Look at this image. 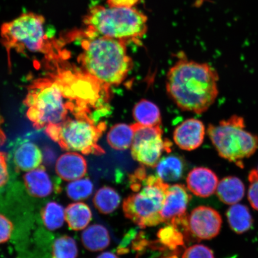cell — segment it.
<instances>
[{"mask_svg": "<svg viewBox=\"0 0 258 258\" xmlns=\"http://www.w3.org/2000/svg\"><path fill=\"white\" fill-rule=\"evenodd\" d=\"M54 64L55 72L34 80L24 99L27 117L38 130L77 115L93 114L108 96L109 87L76 66L61 61Z\"/></svg>", "mask_w": 258, "mask_h": 258, "instance_id": "1", "label": "cell"}, {"mask_svg": "<svg viewBox=\"0 0 258 258\" xmlns=\"http://www.w3.org/2000/svg\"><path fill=\"white\" fill-rule=\"evenodd\" d=\"M218 81L217 73L208 63L181 59L167 73V92L180 109L202 114L217 98Z\"/></svg>", "mask_w": 258, "mask_h": 258, "instance_id": "2", "label": "cell"}, {"mask_svg": "<svg viewBox=\"0 0 258 258\" xmlns=\"http://www.w3.org/2000/svg\"><path fill=\"white\" fill-rule=\"evenodd\" d=\"M82 48L77 58L78 69L106 86L120 85L133 67L123 41L86 35Z\"/></svg>", "mask_w": 258, "mask_h": 258, "instance_id": "3", "label": "cell"}, {"mask_svg": "<svg viewBox=\"0 0 258 258\" xmlns=\"http://www.w3.org/2000/svg\"><path fill=\"white\" fill-rule=\"evenodd\" d=\"M148 18L137 9L96 6L84 22L87 35H98L125 42L139 41L148 30Z\"/></svg>", "mask_w": 258, "mask_h": 258, "instance_id": "4", "label": "cell"}, {"mask_svg": "<svg viewBox=\"0 0 258 258\" xmlns=\"http://www.w3.org/2000/svg\"><path fill=\"white\" fill-rule=\"evenodd\" d=\"M47 34L44 18L34 13L22 14L3 24L1 29L2 43L9 54L15 49L19 53H43L51 61L59 60L62 57L61 52Z\"/></svg>", "mask_w": 258, "mask_h": 258, "instance_id": "5", "label": "cell"}, {"mask_svg": "<svg viewBox=\"0 0 258 258\" xmlns=\"http://www.w3.org/2000/svg\"><path fill=\"white\" fill-rule=\"evenodd\" d=\"M92 114L77 115L59 124L48 125L45 132L64 150L101 156L105 151L98 142L106 125L105 122H97Z\"/></svg>", "mask_w": 258, "mask_h": 258, "instance_id": "6", "label": "cell"}, {"mask_svg": "<svg viewBox=\"0 0 258 258\" xmlns=\"http://www.w3.org/2000/svg\"><path fill=\"white\" fill-rule=\"evenodd\" d=\"M207 132L219 156L238 167H243L244 160L257 150L258 137L246 130L244 119L239 116L210 124Z\"/></svg>", "mask_w": 258, "mask_h": 258, "instance_id": "7", "label": "cell"}, {"mask_svg": "<svg viewBox=\"0 0 258 258\" xmlns=\"http://www.w3.org/2000/svg\"><path fill=\"white\" fill-rule=\"evenodd\" d=\"M169 187L160 177L147 175L140 188L122 203L125 217L141 228L162 223L160 212Z\"/></svg>", "mask_w": 258, "mask_h": 258, "instance_id": "8", "label": "cell"}, {"mask_svg": "<svg viewBox=\"0 0 258 258\" xmlns=\"http://www.w3.org/2000/svg\"><path fill=\"white\" fill-rule=\"evenodd\" d=\"M132 125L135 130L132 157L144 166L156 167L164 151H170L171 143L163 140L160 125L145 126L137 122Z\"/></svg>", "mask_w": 258, "mask_h": 258, "instance_id": "9", "label": "cell"}, {"mask_svg": "<svg viewBox=\"0 0 258 258\" xmlns=\"http://www.w3.org/2000/svg\"><path fill=\"white\" fill-rule=\"evenodd\" d=\"M222 224L220 214L208 206H199L188 215L189 230L194 241L211 240L217 237Z\"/></svg>", "mask_w": 258, "mask_h": 258, "instance_id": "10", "label": "cell"}, {"mask_svg": "<svg viewBox=\"0 0 258 258\" xmlns=\"http://www.w3.org/2000/svg\"><path fill=\"white\" fill-rule=\"evenodd\" d=\"M206 128L204 124L196 118L183 121L175 129L173 140L180 149L192 151L201 147L204 141Z\"/></svg>", "mask_w": 258, "mask_h": 258, "instance_id": "11", "label": "cell"}, {"mask_svg": "<svg viewBox=\"0 0 258 258\" xmlns=\"http://www.w3.org/2000/svg\"><path fill=\"white\" fill-rule=\"evenodd\" d=\"M191 199L185 185L169 186L160 215L163 222L168 224L172 219L186 214L187 206Z\"/></svg>", "mask_w": 258, "mask_h": 258, "instance_id": "12", "label": "cell"}, {"mask_svg": "<svg viewBox=\"0 0 258 258\" xmlns=\"http://www.w3.org/2000/svg\"><path fill=\"white\" fill-rule=\"evenodd\" d=\"M55 171L57 176L64 181H73L85 176L88 164L82 154L69 151L58 158Z\"/></svg>", "mask_w": 258, "mask_h": 258, "instance_id": "13", "label": "cell"}, {"mask_svg": "<svg viewBox=\"0 0 258 258\" xmlns=\"http://www.w3.org/2000/svg\"><path fill=\"white\" fill-rule=\"evenodd\" d=\"M218 183L217 175L207 167L193 169L186 178L187 187L189 191L201 198H208L214 195Z\"/></svg>", "mask_w": 258, "mask_h": 258, "instance_id": "14", "label": "cell"}, {"mask_svg": "<svg viewBox=\"0 0 258 258\" xmlns=\"http://www.w3.org/2000/svg\"><path fill=\"white\" fill-rule=\"evenodd\" d=\"M13 161L18 170L28 172L41 166L43 154L37 145L30 141H20L13 150Z\"/></svg>", "mask_w": 258, "mask_h": 258, "instance_id": "15", "label": "cell"}, {"mask_svg": "<svg viewBox=\"0 0 258 258\" xmlns=\"http://www.w3.org/2000/svg\"><path fill=\"white\" fill-rule=\"evenodd\" d=\"M24 180L27 191L35 198H47L53 191V180L43 166L27 172Z\"/></svg>", "mask_w": 258, "mask_h": 258, "instance_id": "16", "label": "cell"}, {"mask_svg": "<svg viewBox=\"0 0 258 258\" xmlns=\"http://www.w3.org/2000/svg\"><path fill=\"white\" fill-rule=\"evenodd\" d=\"M216 193L222 202L231 206L239 203L243 199L245 186L238 177L227 176L219 182Z\"/></svg>", "mask_w": 258, "mask_h": 258, "instance_id": "17", "label": "cell"}, {"mask_svg": "<svg viewBox=\"0 0 258 258\" xmlns=\"http://www.w3.org/2000/svg\"><path fill=\"white\" fill-rule=\"evenodd\" d=\"M110 235L107 229L101 224L88 226L82 234L84 247L92 251L104 250L110 244Z\"/></svg>", "mask_w": 258, "mask_h": 258, "instance_id": "18", "label": "cell"}, {"mask_svg": "<svg viewBox=\"0 0 258 258\" xmlns=\"http://www.w3.org/2000/svg\"><path fill=\"white\" fill-rule=\"evenodd\" d=\"M66 222L71 230L82 231L88 227L92 212L88 205L82 202L71 203L66 209Z\"/></svg>", "mask_w": 258, "mask_h": 258, "instance_id": "19", "label": "cell"}, {"mask_svg": "<svg viewBox=\"0 0 258 258\" xmlns=\"http://www.w3.org/2000/svg\"><path fill=\"white\" fill-rule=\"evenodd\" d=\"M227 218L231 230L238 234L246 233L253 224L249 209L246 206L239 203L231 205L228 208Z\"/></svg>", "mask_w": 258, "mask_h": 258, "instance_id": "20", "label": "cell"}, {"mask_svg": "<svg viewBox=\"0 0 258 258\" xmlns=\"http://www.w3.org/2000/svg\"><path fill=\"white\" fill-rule=\"evenodd\" d=\"M134 117L137 123L145 126L160 125V109L154 103L146 99L141 100L134 106Z\"/></svg>", "mask_w": 258, "mask_h": 258, "instance_id": "21", "label": "cell"}, {"mask_svg": "<svg viewBox=\"0 0 258 258\" xmlns=\"http://www.w3.org/2000/svg\"><path fill=\"white\" fill-rule=\"evenodd\" d=\"M134 135L133 125L119 123L113 125L108 132L107 142L113 149L124 151L131 148Z\"/></svg>", "mask_w": 258, "mask_h": 258, "instance_id": "22", "label": "cell"}, {"mask_svg": "<svg viewBox=\"0 0 258 258\" xmlns=\"http://www.w3.org/2000/svg\"><path fill=\"white\" fill-rule=\"evenodd\" d=\"M157 176L164 182H175L182 177L183 162L180 157L169 156L163 158L157 164Z\"/></svg>", "mask_w": 258, "mask_h": 258, "instance_id": "23", "label": "cell"}, {"mask_svg": "<svg viewBox=\"0 0 258 258\" xmlns=\"http://www.w3.org/2000/svg\"><path fill=\"white\" fill-rule=\"evenodd\" d=\"M95 207L104 215L110 214L120 205L121 198L112 187L104 186L96 191L93 200Z\"/></svg>", "mask_w": 258, "mask_h": 258, "instance_id": "24", "label": "cell"}, {"mask_svg": "<svg viewBox=\"0 0 258 258\" xmlns=\"http://www.w3.org/2000/svg\"><path fill=\"white\" fill-rule=\"evenodd\" d=\"M157 238V241L161 246L175 252L179 251V249L185 247L186 242L182 232L170 224L158 231Z\"/></svg>", "mask_w": 258, "mask_h": 258, "instance_id": "25", "label": "cell"}, {"mask_svg": "<svg viewBox=\"0 0 258 258\" xmlns=\"http://www.w3.org/2000/svg\"><path fill=\"white\" fill-rule=\"evenodd\" d=\"M41 218L48 230H57L66 222V209L59 203L48 202L42 209Z\"/></svg>", "mask_w": 258, "mask_h": 258, "instance_id": "26", "label": "cell"}, {"mask_svg": "<svg viewBox=\"0 0 258 258\" xmlns=\"http://www.w3.org/2000/svg\"><path fill=\"white\" fill-rule=\"evenodd\" d=\"M92 180L88 177H82L69 182L66 187L67 196L75 202L85 201L92 196L93 192Z\"/></svg>", "mask_w": 258, "mask_h": 258, "instance_id": "27", "label": "cell"}, {"mask_svg": "<svg viewBox=\"0 0 258 258\" xmlns=\"http://www.w3.org/2000/svg\"><path fill=\"white\" fill-rule=\"evenodd\" d=\"M78 255V245L73 237L63 235L54 240L52 258H77Z\"/></svg>", "mask_w": 258, "mask_h": 258, "instance_id": "28", "label": "cell"}, {"mask_svg": "<svg viewBox=\"0 0 258 258\" xmlns=\"http://www.w3.org/2000/svg\"><path fill=\"white\" fill-rule=\"evenodd\" d=\"M182 258H215L213 251L203 244H195L187 248Z\"/></svg>", "mask_w": 258, "mask_h": 258, "instance_id": "29", "label": "cell"}, {"mask_svg": "<svg viewBox=\"0 0 258 258\" xmlns=\"http://www.w3.org/2000/svg\"><path fill=\"white\" fill-rule=\"evenodd\" d=\"M250 185L247 198L251 207L258 211V173L256 169L251 171L249 175Z\"/></svg>", "mask_w": 258, "mask_h": 258, "instance_id": "30", "label": "cell"}, {"mask_svg": "<svg viewBox=\"0 0 258 258\" xmlns=\"http://www.w3.org/2000/svg\"><path fill=\"white\" fill-rule=\"evenodd\" d=\"M14 225L5 216L0 214V244L8 241L11 237Z\"/></svg>", "mask_w": 258, "mask_h": 258, "instance_id": "31", "label": "cell"}, {"mask_svg": "<svg viewBox=\"0 0 258 258\" xmlns=\"http://www.w3.org/2000/svg\"><path fill=\"white\" fill-rule=\"evenodd\" d=\"M9 179L7 155L0 151V188L5 185Z\"/></svg>", "mask_w": 258, "mask_h": 258, "instance_id": "32", "label": "cell"}, {"mask_svg": "<svg viewBox=\"0 0 258 258\" xmlns=\"http://www.w3.org/2000/svg\"><path fill=\"white\" fill-rule=\"evenodd\" d=\"M139 0H108L109 6L111 7L133 8Z\"/></svg>", "mask_w": 258, "mask_h": 258, "instance_id": "33", "label": "cell"}, {"mask_svg": "<svg viewBox=\"0 0 258 258\" xmlns=\"http://www.w3.org/2000/svg\"><path fill=\"white\" fill-rule=\"evenodd\" d=\"M4 122V119L2 117L1 114H0V145H3L5 143L6 141V135L3 132V129L2 128V125Z\"/></svg>", "mask_w": 258, "mask_h": 258, "instance_id": "34", "label": "cell"}, {"mask_svg": "<svg viewBox=\"0 0 258 258\" xmlns=\"http://www.w3.org/2000/svg\"><path fill=\"white\" fill-rule=\"evenodd\" d=\"M96 258H119L115 254L110 251H105L100 254Z\"/></svg>", "mask_w": 258, "mask_h": 258, "instance_id": "35", "label": "cell"}, {"mask_svg": "<svg viewBox=\"0 0 258 258\" xmlns=\"http://www.w3.org/2000/svg\"><path fill=\"white\" fill-rule=\"evenodd\" d=\"M256 170H257V173H258V167H257V169Z\"/></svg>", "mask_w": 258, "mask_h": 258, "instance_id": "36", "label": "cell"}]
</instances>
